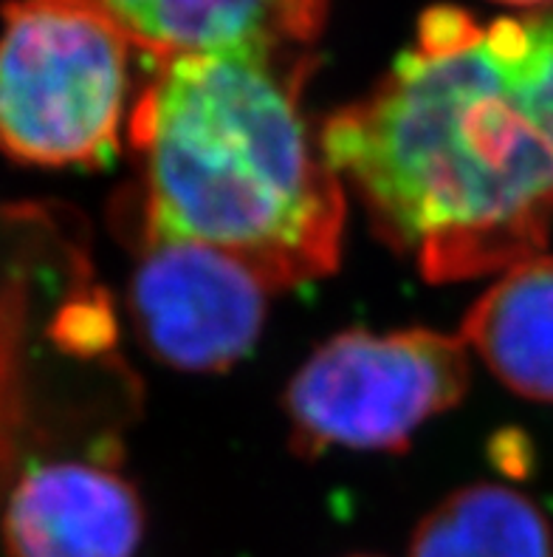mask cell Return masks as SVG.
Masks as SVG:
<instances>
[{
  "mask_svg": "<svg viewBox=\"0 0 553 557\" xmlns=\"http://www.w3.org/2000/svg\"><path fill=\"white\" fill-rule=\"evenodd\" d=\"M319 145L373 233L429 283L537 258L553 226V141L489 26L457 7L420 14L415 42Z\"/></svg>",
  "mask_w": 553,
  "mask_h": 557,
  "instance_id": "1",
  "label": "cell"
},
{
  "mask_svg": "<svg viewBox=\"0 0 553 557\" xmlns=\"http://www.w3.org/2000/svg\"><path fill=\"white\" fill-rule=\"evenodd\" d=\"M309 51H215L159 63L127 120L136 182L122 235L221 249L272 292L337 272L344 184L302 111Z\"/></svg>",
  "mask_w": 553,
  "mask_h": 557,
  "instance_id": "2",
  "label": "cell"
},
{
  "mask_svg": "<svg viewBox=\"0 0 553 557\" xmlns=\"http://www.w3.org/2000/svg\"><path fill=\"white\" fill-rule=\"evenodd\" d=\"M0 153L26 168L116 162L130 120V37L102 0H9Z\"/></svg>",
  "mask_w": 553,
  "mask_h": 557,
  "instance_id": "3",
  "label": "cell"
},
{
  "mask_svg": "<svg viewBox=\"0 0 553 557\" xmlns=\"http://www.w3.org/2000/svg\"><path fill=\"white\" fill-rule=\"evenodd\" d=\"M469 348L457 334L348 329L316 346L282 394L291 447L406 450L415 433L469 394Z\"/></svg>",
  "mask_w": 553,
  "mask_h": 557,
  "instance_id": "4",
  "label": "cell"
},
{
  "mask_svg": "<svg viewBox=\"0 0 553 557\" xmlns=\"http://www.w3.org/2000/svg\"><path fill=\"white\" fill-rule=\"evenodd\" d=\"M136 252L127 311L153 360L184 374H224L257 346L266 281L221 249L125 233Z\"/></svg>",
  "mask_w": 553,
  "mask_h": 557,
  "instance_id": "5",
  "label": "cell"
},
{
  "mask_svg": "<svg viewBox=\"0 0 553 557\" xmlns=\"http://www.w3.org/2000/svg\"><path fill=\"white\" fill-rule=\"evenodd\" d=\"M144 504L102 461H42L17 479L3 516L9 557H136Z\"/></svg>",
  "mask_w": 553,
  "mask_h": 557,
  "instance_id": "6",
  "label": "cell"
},
{
  "mask_svg": "<svg viewBox=\"0 0 553 557\" xmlns=\"http://www.w3.org/2000/svg\"><path fill=\"white\" fill-rule=\"evenodd\" d=\"M136 49L159 63L215 51H305L328 0H102Z\"/></svg>",
  "mask_w": 553,
  "mask_h": 557,
  "instance_id": "7",
  "label": "cell"
},
{
  "mask_svg": "<svg viewBox=\"0 0 553 557\" xmlns=\"http://www.w3.org/2000/svg\"><path fill=\"white\" fill-rule=\"evenodd\" d=\"M457 337L512 394L553 405V255L505 269L466 311Z\"/></svg>",
  "mask_w": 553,
  "mask_h": 557,
  "instance_id": "8",
  "label": "cell"
},
{
  "mask_svg": "<svg viewBox=\"0 0 553 557\" xmlns=\"http://www.w3.org/2000/svg\"><path fill=\"white\" fill-rule=\"evenodd\" d=\"M79 247L51 212L21 207L7 212L0 230V481L17 447L26 410V362L32 320L37 318L40 277Z\"/></svg>",
  "mask_w": 553,
  "mask_h": 557,
  "instance_id": "9",
  "label": "cell"
},
{
  "mask_svg": "<svg viewBox=\"0 0 553 557\" xmlns=\"http://www.w3.org/2000/svg\"><path fill=\"white\" fill-rule=\"evenodd\" d=\"M410 557H553V530L526 493L469 484L420 518Z\"/></svg>",
  "mask_w": 553,
  "mask_h": 557,
  "instance_id": "10",
  "label": "cell"
},
{
  "mask_svg": "<svg viewBox=\"0 0 553 557\" xmlns=\"http://www.w3.org/2000/svg\"><path fill=\"white\" fill-rule=\"evenodd\" d=\"M489 37L553 141V7L494 21Z\"/></svg>",
  "mask_w": 553,
  "mask_h": 557,
  "instance_id": "11",
  "label": "cell"
},
{
  "mask_svg": "<svg viewBox=\"0 0 553 557\" xmlns=\"http://www.w3.org/2000/svg\"><path fill=\"white\" fill-rule=\"evenodd\" d=\"M498 3H505V7H517V9H545V7H553V0H498Z\"/></svg>",
  "mask_w": 553,
  "mask_h": 557,
  "instance_id": "12",
  "label": "cell"
},
{
  "mask_svg": "<svg viewBox=\"0 0 553 557\" xmlns=\"http://www.w3.org/2000/svg\"><path fill=\"white\" fill-rule=\"evenodd\" d=\"M351 557H376V555H351Z\"/></svg>",
  "mask_w": 553,
  "mask_h": 557,
  "instance_id": "13",
  "label": "cell"
}]
</instances>
